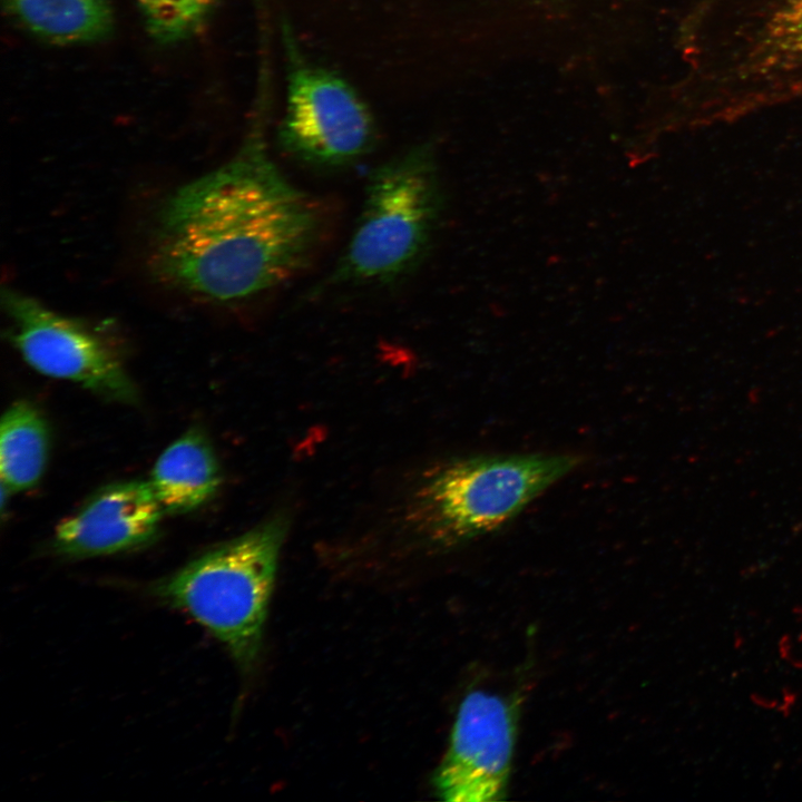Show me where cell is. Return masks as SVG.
Returning a JSON list of instances; mask_svg holds the SVG:
<instances>
[{"mask_svg":"<svg viewBox=\"0 0 802 802\" xmlns=\"http://www.w3.org/2000/svg\"><path fill=\"white\" fill-rule=\"evenodd\" d=\"M267 87L251 126L221 166L170 194L157 214L149 266L164 285L213 304H235L291 280L323 229L320 205L272 159Z\"/></svg>","mask_w":802,"mask_h":802,"instance_id":"6da1fadb","label":"cell"},{"mask_svg":"<svg viewBox=\"0 0 802 802\" xmlns=\"http://www.w3.org/2000/svg\"><path fill=\"white\" fill-rule=\"evenodd\" d=\"M443 212L433 147L420 144L374 168L350 242L331 282L387 284L426 258Z\"/></svg>","mask_w":802,"mask_h":802,"instance_id":"7a4b0ae2","label":"cell"},{"mask_svg":"<svg viewBox=\"0 0 802 802\" xmlns=\"http://www.w3.org/2000/svg\"><path fill=\"white\" fill-rule=\"evenodd\" d=\"M284 536V521L271 520L198 556L151 593L192 616L250 668L261 649Z\"/></svg>","mask_w":802,"mask_h":802,"instance_id":"3957f363","label":"cell"},{"mask_svg":"<svg viewBox=\"0 0 802 802\" xmlns=\"http://www.w3.org/2000/svg\"><path fill=\"white\" fill-rule=\"evenodd\" d=\"M560 453L487 454L454 460L421 483L411 518L441 546L499 530L578 464Z\"/></svg>","mask_w":802,"mask_h":802,"instance_id":"277c9868","label":"cell"},{"mask_svg":"<svg viewBox=\"0 0 802 802\" xmlns=\"http://www.w3.org/2000/svg\"><path fill=\"white\" fill-rule=\"evenodd\" d=\"M704 80L705 124L802 98V0H760Z\"/></svg>","mask_w":802,"mask_h":802,"instance_id":"5b68a950","label":"cell"},{"mask_svg":"<svg viewBox=\"0 0 802 802\" xmlns=\"http://www.w3.org/2000/svg\"><path fill=\"white\" fill-rule=\"evenodd\" d=\"M287 57L284 113L277 140L286 155L321 169L343 168L363 158L376 136L373 116L340 75L312 63L283 26Z\"/></svg>","mask_w":802,"mask_h":802,"instance_id":"8992f818","label":"cell"},{"mask_svg":"<svg viewBox=\"0 0 802 802\" xmlns=\"http://www.w3.org/2000/svg\"><path fill=\"white\" fill-rule=\"evenodd\" d=\"M1 302L10 321V340L32 369L111 401H136L123 356L104 333L11 287L2 290Z\"/></svg>","mask_w":802,"mask_h":802,"instance_id":"52a82bcc","label":"cell"},{"mask_svg":"<svg viewBox=\"0 0 802 802\" xmlns=\"http://www.w3.org/2000/svg\"><path fill=\"white\" fill-rule=\"evenodd\" d=\"M519 701L472 691L461 702L448 751L434 775L447 802L506 799L517 739Z\"/></svg>","mask_w":802,"mask_h":802,"instance_id":"ba28073f","label":"cell"},{"mask_svg":"<svg viewBox=\"0 0 802 802\" xmlns=\"http://www.w3.org/2000/svg\"><path fill=\"white\" fill-rule=\"evenodd\" d=\"M164 515L148 481L111 483L61 520L53 548L72 559L136 549L155 539Z\"/></svg>","mask_w":802,"mask_h":802,"instance_id":"9c48e42d","label":"cell"},{"mask_svg":"<svg viewBox=\"0 0 802 802\" xmlns=\"http://www.w3.org/2000/svg\"><path fill=\"white\" fill-rule=\"evenodd\" d=\"M148 482L165 514L189 512L209 501L219 488L221 472L205 434L192 429L168 446Z\"/></svg>","mask_w":802,"mask_h":802,"instance_id":"30bf717a","label":"cell"},{"mask_svg":"<svg viewBox=\"0 0 802 802\" xmlns=\"http://www.w3.org/2000/svg\"><path fill=\"white\" fill-rule=\"evenodd\" d=\"M8 14L26 31L53 45H88L114 29L108 0H2Z\"/></svg>","mask_w":802,"mask_h":802,"instance_id":"8fae6325","label":"cell"},{"mask_svg":"<svg viewBox=\"0 0 802 802\" xmlns=\"http://www.w3.org/2000/svg\"><path fill=\"white\" fill-rule=\"evenodd\" d=\"M49 433L40 412L29 402L16 401L0 426L1 483L17 492L35 487L48 459Z\"/></svg>","mask_w":802,"mask_h":802,"instance_id":"7c38bea8","label":"cell"},{"mask_svg":"<svg viewBox=\"0 0 802 802\" xmlns=\"http://www.w3.org/2000/svg\"><path fill=\"white\" fill-rule=\"evenodd\" d=\"M149 37L177 45L197 36L219 0H135Z\"/></svg>","mask_w":802,"mask_h":802,"instance_id":"4fadbf2b","label":"cell"}]
</instances>
